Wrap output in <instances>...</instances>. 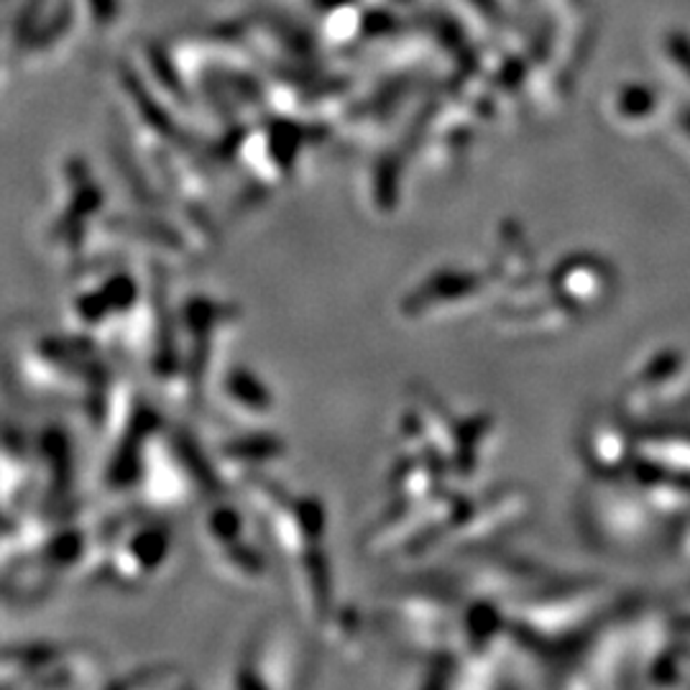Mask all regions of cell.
Segmentation results:
<instances>
[{
    "label": "cell",
    "instance_id": "obj_1",
    "mask_svg": "<svg viewBox=\"0 0 690 690\" xmlns=\"http://www.w3.org/2000/svg\"><path fill=\"white\" fill-rule=\"evenodd\" d=\"M116 545L108 558L106 573L116 583H136L151 575L172 552V535L164 525H133L131 532L120 537L118 529L110 532Z\"/></svg>",
    "mask_w": 690,
    "mask_h": 690
},
{
    "label": "cell",
    "instance_id": "obj_2",
    "mask_svg": "<svg viewBox=\"0 0 690 690\" xmlns=\"http://www.w3.org/2000/svg\"><path fill=\"white\" fill-rule=\"evenodd\" d=\"M139 304V289L131 274H114L98 279V287L83 289L75 297V312L83 325L103 327L118 315H133Z\"/></svg>",
    "mask_w": 690,
    "mask_h": 690
},
{
    "label": "cell",
    "instance_id": "obj_3",
    "mask_svg": "<svg viewBox=\"0 0 690 690\" xmlns=\"http://www.w3.org/2000/svg\"><path fill=\"white\" fill-rule=\"evenodd\" d=\"M220 387L223 397H226L233 407H238L240 412L269 414L271 409H274V395H271V389L254 371H248V368L230 366L228 371L223 374Z\"/></svg>",
    "mask_w": 690,
    "mask_h": 690
}]
</instances>
